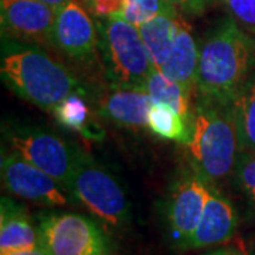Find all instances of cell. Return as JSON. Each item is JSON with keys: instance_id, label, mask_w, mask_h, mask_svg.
Here are the masks:
<instances>
[{"instance_id": "cell-13", "label": "cell", "mask_w": 255, "mask_h": 255, "mask_svg": "<svg viewBox=\"0 0 255 255\" xmlns=\"http://www.w3.org/2000/svg\"><path fill=\"white\" fill-rule=\"evenodd\" d=\"M152 100L145 88L114 85L100 100V115L118 127L128 129L147 128Z\"/></svg>"}, {"instance_id": "cell-14", "label": "cell", "mask_w": 255, "mask_h": 255, "mask_svg": "<svg viewBox=\"0 0 255 255\" xmlns=\"http://www.w3.org/2000/svg\"><path fill=\"white\" fill-rule=\"evenodd\" d=\"M199 65V47L193 37L190 27L184 17L179 20V30L176 34L173 48L163 67L159 70L169 80L179 82L183 88L196 95Z\"/></svg>"}, {"instance_id": "cell-1", "label": "cell", "mask_w": 255, "mask_h": 255, "mask_svg": "<svg viewBox=\"0 0 255 255\" xmlns=\"http://www.w3.org/2000/svg\"><path fill=\"white\" fill-rule=\"evenodd\" d=\"M255 60V37L224 17L199 47L196 97L231 105Z\"/></svg>"}, {"instance_id": "cell-3", "label": "cell", "mask_w": 255, "mask_h": 255, "mask_svg": "<svg viewBox=\"0 0 255 255\" xmlns=\"http://www.w3.org/2000/svg\"><path fill=\"white\" fill-rule=\"evenodd\" d=\"M194 132L187 145L193 172L207 183H216L234 172L240 155L233 104L196 97Z\"/></svg>"}, {"instance_id": "cell-22", "label": "cell", "mask_w": 255, "mask_h": 255, "mask_svg": "<svg viewBox=\"0 0 255 255\" xmlns=\"http://www.w3.org/2000/svg\"><path fill=\"white\" fill-rule=\"evenodd\" d=\"M221 3L238 26L255 37V0H221Z\"/></svg>"}, {"instance_id": "cell-17", "label": "cell", "mask_w": 255, "mask_h": 255, "mask_svg": "<svg viewBox=\"0 0 255 255\" xmlns=\"http://www.w3.org/2000/svg\"><path fill=\"white\" fill-rule=\"evenodd\" d=\"M182 16L183 14L179 17H169L164 14H157L137 27L156 70H160L170 55L179 30V20Z\"/></svg>"}, {"instance_id": "cell-30", "label": "cell", "mask_w": 255, "mask_h": 255, "mask_svg": "<svg viewBox=\"0 0 255 255\" xmlns=\"http://www.w3.org/2000/svg\"><path fill=\"white\" fill-rule=\"evenodd\" d=\"M211 1H213V0H210V3H211Z\"/></svg>"}, {"instance_id": "cell-19", "label": "cell", "mask_w": 255, "mask_h": 255, "mask_svg": "<svg viewBox=\"0 0 255 255\" xmlns=\"http://www.w3.org/2000/svg\"><path fill=\"white\" fill-rule=\"evenodd\" d=\"M147 129L160 139L174 140L186 146L191 142L194 132V127L189 125L173 108L157 102H152L149 110Z\"/></svg>"}, {"instance_id": "cell-11", "label": "cell", "mask_w": 255, "mask_h": 255, "mask_svg": "<svg viewBox=\"0 0 255 255\" xmlns=\"http://www.w3.org/2000/svg\"><path fill=\"white\" fill-rule=\"evenodd\" d=\"M100 40L95 23L78 0H70L58 9L53 33V48L81 64L92 63Z\"/></svg>"}, {"instance_id": "cell-12", "label": "cell", "mask_w": 255, "mask_h": 255, "mask_svg": "<svg viewBox=\"0 0 255 255\" xmlns=\"http://www.w3.org/2000/svg\"><path fill=\"white\" fill-rule=\"evenodd\" d=\"M238 211L214 183H209V196L200 223L187 244V250L224 244L236 236Z\"/></svg>"}, {"instance_id": "cell-5", "label": "cell", "mask_w": 255, "mask_h": 255, "mask_svg": "<svg viewBox=\"0 0 255 255\" xmlns=\"http://www.w3.org/2000/svg\"><path fill=\"white\" fill-rule=\"evenodd\" d=\"M68 194L108 226L121 227L129 219V204L118 180L85 153L75 169Z\"/></svg>"}, {"instance_id": "cell-15", "label": "cell", "mask_w": 255, "mask_h": 255, "mask_svg": "<svg viewBox=\"0 0 255 255\" xmlns=\"http://www.w3.org/2000/svg\"><path fill=\"white\" fill-rule=\"evenodd\" d=\"M41 244L38 227H34L27 211L10 197L0 204V255Z\"/></svg>"}, {"instance_id": "cell-21", "label": "cell", "mask_w": 255, "mask_h": 255, "mask_svg": "<svg viewBox=\"0 0 255 255\" xmlns=\"http://www.w3.org/2000/svg\"><path fill=\"white\" fill-rule=\"evenodd\" d=\"M233 174L236 187L246 201L248 219L255 221V153L240 152Z\"/></svg>"}, {"instance_id": "cell-16", "label": "cell", "mask_w": 255, "mask_h": 255, "mask_svg": "<svg viewBox=\"0 0 255 255\" xmlns=\"http://www.w3.org/2000/svg\"><path fill=\"white\" fill-rule=\"evenodd\" d=\"M145 90L149 94L152 102L169 105L189 125L194 127L196 95L183 88L179 82L169 80L159 70L153 68L145 84Z\"/></svg>"}, {"instance_id": "cell-28", "label": "cell", "mask_w": 255, "mask_h": 255, "mask_svg": "<svg viewBox=\"0 0 255 255\" xmlns=\"http://www.w3.org/2000/svg\"><path fill=\"white\" fill-rule=\"evenodd\" d=\"M38 1H43V3H46L48 6H53L55 9H60V7H63L65 3H68L70 0H38Z\"/></svg>"}, {"instance_id": "cell-6", "label": "cell", "mask_w": 255, "mask_h": 255, "mask_svg": "<svg viewBox=\"0 0 255 255\" xmlns=\"http://www.w3.org/2000/svg\"><path fill=\"white\" fill-rule=\"evenodd\" d=\"M40 243L50 255H108V241L91 219L47 213L38 219Z\"/></svg>"}, {"instance_id": "cell-2", "label": "cell", "mask_w": 255, "mask_h": 255, "mask_svg": "<svg viewBox=\"0 0 255 255\" xmlns=\"http://www.w3.org/2000/svg\"><path fill=\"white\" fill-rule=\"evenodd\" d=\"M0 75L20 98L50 112L71 94L84 92L65 65L34 48L3 46Z\"/></svg>"}, {"instance_id": "cell-18", "label": "cell", "mask_w": 255, "mask_h": 255, "mask_svg": "<svg viewBox=\"0 0 255 255\" xmlns=\"http://www.w3.org/2000/svg\"><path fill=\"white\" fill-rule=\"evenodd\" d=\"M240 152L255 153V60L233 102Z\"/></svg>"}, {"instance_id": "cell-29", "label": "cell", "mask_w": 255, "mask_h": 255, "mask_svg": "<svg viewBox=\"0 0 255 255\" xmlns=\"http://www.w3.org/2000/svg\"><path fill=\"white\" fill-rule=\"evenodd\" d=\"M247 255H255V237L250 241L248 244V248H247Z\"/></svg>"}, {"instance_id": "cell-10", "label": "cell", "mask_w": 255, "mask_h": 255, "mask_svg": "<svg viewBox=\"0 0 255 255\" xmlns=\"http://www.w3.org/2000/svg\"><path fill=\"white\" fill-rule=\"evenodd\" d=\"M57 13L58 9L38 0H0L3 37L53 47Z\"/></svg>"}, {"instance_id": "cell-23", "label": "cell", "mask_w": 255, "mask_h": 255, "mask_svg": "<svg viewBox=\"0 0 255 255\" xmlns=\"http://www.w3.org/2000/svg\"><path fill=\"white\" fill-rule=\"evenodd\" d=\"M85 3L97 17L108 18L121 16L127 0H85Z\"/></svg>"}, {"instance_id": "cell-9", "label": "cell", "mask_w": 255, "mask_h": 255, "mask_svg": "<svg viewBox=\"0 0 255 255\" xmlns=\"http://www.w3.org/2000/svg\"><path fill=\"white\" fill-rule=\"evenodd\" d=\"M209 196V183L197 173L184 174L170 191L166 217L170 241L176 248L187 250V244L200 223Z\"/></svg>"}, {"instance_id": "cell-25", "label": "cell", "mask_w": 255, "mask_h": 255, "mask_svg": "<svg viewBox=\"0 0 255 255\" xmlns=\"http://www.w3.org/2000/svg\"><path fill=\"white\" fill-rule=\"evenodd\" d=\"M176 9L184 16H200L210 3V0H172Z\"/></svg>"}, {"instance_id": "cell-8", "label": "cell", "mask_w": 255, "mask_h": 255, "mask_svg": "<svg viewBox=\"0 0 255 255\" xmlns=\"http://www.w3.org/2000/svg\"><path fill=\"white\" fill-rule=\"evenodd\" d=\"M1 183L10 194L47 207L70 204L68 193L60 183L17 152H1Z\"/></svg>"}, {"instance_id": "cell-26", "label": "cell", "mask_w": 255, "mask_h": 255, "mask_svg": "<svg viewBox=\"0 0 255 255\" xmlns=\"http://www.w3.org/2000/svg\"><path fill=\"white\" fill-rule=\"evenodd\" d=\"M4 255H50L47 253V250L41 244L30 248H24V250H18V251H13V253H7Z\"/></svg>"}, {"instance_id": "cell-24", "label": "cell", "mask_w": 255, "mask_h": 255, "mask_svg": "<svg viewBox=\"0 0 255 255\" xmlns=\"http://www.w3.org/2000/svg\"><path fill=\"white\" fill-rule=\"evenodd\" d=\"M121 17L125 18L127 21H129L130 24H133L135 27H139V26L145 24L146 21H149L150 18H153L155 16L152 13L142 9L140 6H137L136 3L127 0L125 9L122 11Z\"/></svg>"}, {"instance_id": "cell-20", "label": "cell", "mask_w": 255, "mask_h": 255, "mask_svg": "<svg viewBox=\"0 0 255 255\" xmlns=\"http://www.w3.org/2000/svg\"><path fill=\"white\" fill-rule=\"evenodd\" d=\"M82 95L78 92L71 94L55 107L53 114L63 127L90 136V110Z\"/></svg>"}, {"instance_id": "cell-7", "label": "cell", "mask_w": 255, "mask_h": 255, "mask_svg": "<svg viewBox=\"0 0 255 255\" xmlns=\"http://www.w3.org/2000/svg\"><path fill=\"white\" fill-rule=\"evenodd\" d=\"M11 149L50 174L68 193L82 150L54 133L40 129H16L9 135Z\"/></svg>"}, {"instance_id": "cell-4", "label": "cell", "mask_w": 255, "mask_h": 255, "mask_svg": "<svg viewBox=\"0 0 255 255\" xmlns=\"http://www.w3.org/2000/svg\"><path fill=\"white\" fill-rule=\"evenodd\" d=\"M100 47L108 77L114 85L145 88L153 64L139 30L121 16L98 23Z\"/></svg>"}, {"instance_id": "cell-27", "label": "cell", "mask_w": 255, "mask_h": 255, "mask_svg": "<svg viewBox=\"0 0 255 255\" xmlns=\"http://www.w3.org/2000/svg\"><path fill=\"white\" fill-rule=\"evenodd\" d=\"M206 255H247L238 250H234V248H223V250H217V251H213L210 254Z\"/></svg>"}]
</instances>
